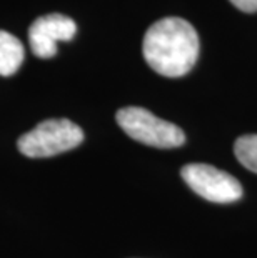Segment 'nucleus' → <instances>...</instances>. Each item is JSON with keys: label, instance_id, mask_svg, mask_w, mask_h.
Returning <instances> with one entry per match:
<instances>
[{"label": "nucleus", "instance_id": "obj_1", "mask_svg": "<svg viewBox=\"0 0 257 258\" xmlns=\"http://www.w3.org/2000/svg\"><path fill=\"white\" fill-rule=\"evenodd\" d=\"M145 62L164 77H182L199 57V35L187 20L166 17L149 27L142 43Z\"/></svg>", "mask_w": 257, "mask_h": 258}, {"label": "nucleus", "instance_id": "obj_2", "mask_svg": "<svg viewBox=\"0 0 257 258\" xmlns=\"http://www.w3.org/2000/svg\"><path fill=\"white\" fill-rule=\"evenodd\" d=\"M84 142V132L67 118H52L40 122L34 130L22 135L17 147L30 158H47L69 152Z\"/></svg>", "mask_w": 257, "mask_h": 258}, {"label": "nucleus", "instance_id": "obj_3", "mask_svg": "<svg viewBox=\"0 0 257 258\" xmlns=\"http://www.w3.org/2000/svg\"><path fill=\"white\" fill-rule=\"evenodd\" d=\"M120 125L130 139L144 145L156 148H177L184 145L185 135L177 125L156 117L145 108L125 107L120 108L116 115Z\"/></svg>", "mask_w": 257, "mask_h": 258}, {"label": "nucleus", "instance_id": "obj_4", "mask_svg": "<svg viewBox=\"0 0 257 258\" xmlns=\"http://www.w3.org/2000/svg\"><path fill=\"white\" fill-rule=\"evenodd\" d=\"M184 182L212 203H232L242 197V185L227 172L207 163H189L180 170Z\"/></svg>", "mask_w": 257, "mask_h": 258}, {"label": "nucleus", "instance_id": "obj_5", "mask_svg": "<svg viewBox=\"0 0 257 258\" xmlns=\"http://www.w3.org/2000/svg\"><path fill=\"white\" fill-rule=\"evenodd\" d=\"M77 34V24L62 14L39 17L29 29L30 50L39 58H52L57 53V42H69Z\"/></svg>", "mask_w": 257, "mask_h": 258}, {"label": "nucleus", "instance_id": "obj_6", "mask_svg": "<svg viewBox=\"0 0 257 258\" xmlns=\"http://www.w3.org/2000/svg\"><path fill=\"white\" fill-rule=\"evenodd\" d=\"M25 52L24 45L17 37L0 30V75H14L24 63Z\"/></svg>", "mask_w": 257, "mask_h": 258}, {"label": "nucleus", "instance_id": "obj_7", "mask_svg": "<svg viewBox=\"0 0 257 258\" xmlns=\"http://www.w3.org/2000/svg\"><path fill=\"white\" fill-rule=\"evenodd\" d=\"M234 153L242 165L257 173V135H242L234 144Z\"/></svg>", "mask_w": 257, "mask_h": 258}, {"label": "nucleus", "instance_id": "obj_8", "mask_svg": "<svg viewBox=\"0 0 257 258\" xmlns=\"http://www.w3.org/2000/svg\"><path fill=\"white\" fill-rule=\"evenodd\" d=\"M234 7L242 10L245 14H254L257 12V0H229Z\"/></svg>", "mask_w": 257, "mask_h": 258}]
</instances>
